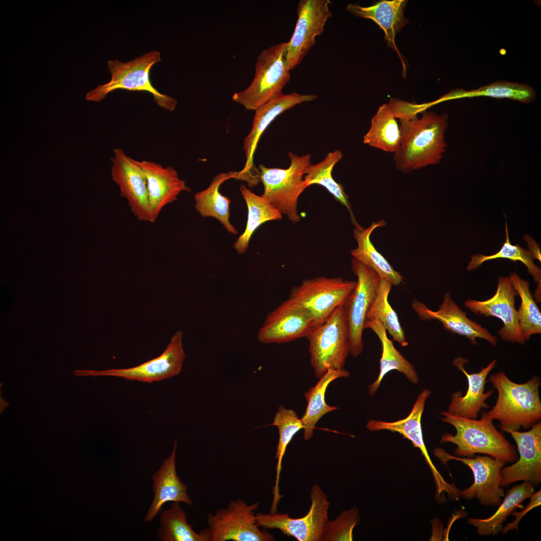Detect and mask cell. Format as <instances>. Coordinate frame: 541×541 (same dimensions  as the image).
Returning <instances> with one entry per match:
<instances>
[{"label":"cell","mask_w":541,"mask_h":541,"mask_svg":"<svg viewBox=\"0 0 541 541\" xmlns=\"http://www.w3.org/2000/svg\"><path fill=\"white\" fill-rule=\"evenodd\" d=\"M345 302L338 306L307 336L311 365L319 379L329 369H343L350 354L349 332Z\"/></svg>","instance_id":"5"},{"label":"cell","mask_w":541,"mask_h":541,"mask_svg":"<svg viewBox=\"0 0 541 541\" xmlns=\"http://www.w3.org/2000/svg\"><path fill=\"white\" fill-rule=\"evenodd\" d=\"M356 281L341 278H317L304 280L292 289L290 298L307 310L314 326L323 323L354 289Z\"/></svg>","instance_id":"10"},{"label":"cell","mask_w":541,"mask_h":541,"mask_svg":"<svg viewBox=\"0 0 541 541\" xmlns=\"http://www.w3.org/2000/svg\"><path fill=\"white\" fill-rule=\"evenodd\" d=\"M517 295L509 277L500 276L496 293L491 298L481 301L467 300L464 305L475 314L483 315L486 317L493 316L500 319L503 323V327L498 331L501 338L522 345L525 340L514 306Z\"/></svg>","instance_id":"19"},{"label":"cell","mask_w":541,"mask_h":541,"mask_svg":"<svg viewBox=\"0 0 541 541\" xmlns=\"http://www.w3.org/2000/svg\"><path fill=\"white\" fill-rule=\"evenodd\" d=\"M388 105L395 118L399 120L412 119L419 113L432 105L431 103L417 105L395 98L391 99Z\"/></svg>","instance_id":"41"},{"label":"cell","mask_w":541,"mask_h":541,"mask_svg":"<svg viewBox=\"0 0 541 541\" xmlns=\"http://www.w3.org/2000/svg\"><path fill=\"white\" fill-rule=\"evenodd\" d=\"M272 425L277 426L279 432V442L275 455V458L277 459L276 476L271 506L272 510H277L278 502L282 497L279 491V481L282 460L288 444L294 436L301 429H304V425L295 411L292 409H287L282 405L279 406L276 413Z\"/></svg>","instance_id":"35"},{"label":"cell","mask_w":541,"mask_h":541,"mask_svg":"<svg viewBox=\"0 0 541 541\" xmlns=\"http://www.w3.org/2000/svg\"><path fill=\"white\" fill-rule=\"evenodd\" d=\"M430 393L429 390H423L417 397L410 413L405 418L393 422L371 419L367 422L366 427L371 431L387 430L398 432L404 438L409 440L414 447L420 449L431 471L437 498L439 499L442 496L444 497V492L448 494L450 498H452L456 496L458 488L454 484L446 482L438 471L429 456L423 440L421 417L426 401Z\"/></svg>","instance_id":"17"},{"label":"cell","mask_w":541,"mask_h":541,"mask_svg":"<svg viewBox=\"0 0 541 541\" xmlns=\"http://www.w3.org/2000/svg\"><path fill=\"white\" fill-rule=\"evenodd\" d=\"M509 279L521 299L517 313L522 335L526 341L531 335L541 333V313L531 294L529 283L515 273L510 274Z\"/></svg>","instance_id":"37"},{"label":"cell","mask_w":541,"mask_h":541,"mask_svg":"<svg viewBox=\"0 0 541 541\" xmlns=\"http://www.w3.org/2000/svg\"><path fill=\"white\" fill-rule=\"evenodd\" d=\"M177 439L172 450L153 474L154 497L144 521H151L161 511L163 505L169 501L179 502L191 505L192 499L187 492L188 487L178 476L176 468Z\"/></svg>","instance_id":"24"},{"label":"cell","mask_w":541,"mask_h":541,"mask_svg":"<svg viewBox=\"0 0 541 541\" xmlns=\"http://www.w3.org/2000/svg\"><path fill=\"white\" fill-rule=\"evenodd\" d=\"M330 0H301L294 33L287 42V62L290 70L298 66L316 43L332 17Z\"/></svg>","instance_id":"15"},{"label":"cell","mask_w":541,"mask_h":541,"mask_svg":"<svg viewBox=\"0 0 541 541\" xmlns=\"http://www.w3.org/2000/svg\"><path fill=\"white\" fill-rule=\"evenodd\" d=\"M506 240L500 250L496 253L489 255L481 254L471 255V260L468 262L466 268L467 270H472L480 266L484 262L498 258H507L513 261H520L527 268V272L533 277L534 281L540 284L541 272L540 268L534 263L533 258L528 250L521 247L518 244L512 245L510 243L506 223H505Z\"/></svg>","instance_id":"39"},{"label":"cell","mask_w":541,"mask_h":541,"mask_svg":"<svg viewBox=\"0 0 541 541\" xmlns=\"http://www.w3.org/2000/svg\"><path fill=\"white\" fill-rule=\"evenodd\" d=\"M448 115L430 111L419 118L400 120L401 141L394 153L396 168L403 173L440 162L447 146Z\"/></svg>","instance_id":"1"},{"label":"cell","mask_w":541,"mask_h":541,"mask_svg":"<svg viewBox=\"0 0 541 541\" xmlns=\"http://www.w3.org/2000/svg\"><path fill=\"white\" fill-rule=\"evenodd\" d=\"M467 363L468 360L461 357L455 358L452 362L453 365L466 376L468 387L464 395L460 391L453 393L450 403L446 412L450 415L460 418L476 419L482 408L486 409L489 407L485 401L493 394L494 390H490L484 393V387L487 382L486 379L496 366V360L494 359L486 367L482 368L480 372L471 374L464 369V365Z\"/></svg>","instance_id":"23"},{"label":"cell","mask_w":541,"mask_h":541,"mask_svg":"<svg viewBox=\"0 0 541 541\" xmlns=\"http://www.w3.org/2000/svg\"><path fill=\"white\" fill-rule=\"evenodd\" d=\"M412 308L421 320H436L443 324L445 330L467 338L474 345H477L476 338L484 339L493 346L497 345L496 337L480 324L468 319L466 312L452 300L450 292L444 294L437 311L430 310L416 300L412 301Z\"/></svg>","instance_id":"21"},{"label":"cell","mask_w":541,"mask_h":541,"mask_svg":"<svg viewBox=\"0 0 541 541\" xmlns=\"http://www.w3.org/2000/svg\"><path fill=\"white\" fill-rule=\"evenodd\" d=\"M360 518L358 510L356 508L343 510L335 519L328 521L322 541L353 540V529Z\"/></svg>","instance_id":"40"},{"label":"cell","mask_w":541,"mask_h":541,"mask_svg":"<svg viewBox=\"0 0 541 541\" xmlns=\"http://www.w3.org/2000/svg\"><path fill=\"white\" fill-rule=\"evenodd\" d=\"M407 2L384 0L368 7L350 3L346 9L356 16L375 22L383 30L388 46L399 54L395 39L396 34L409 23L404 16Z\"/></svg>","instance_id":"25"},{"label":"cell","mask_w":541,"mask_h":541,"mask_svg":"<svg viewBox=\"0 0 541 541\" xmlns=\"http://www.w3.org/2000/svg\"><path fill=\"white\" fill-rule=\"evenodd\" d=\"M524 238L527 243L528 251L532 257L540 261V250L538 243L529 235H524Z\"/></svg>","instance_id":"43"},{"label":"cell","mask_w":541,"mask_h":541,"mask_svg":"<svg viewBox=\"0 0 541 541\" xmlns=\"http://www.w3.org/2000/svg\"><path fill=\"white\" fill-rule=\"evenodd\" d=\"M343 156V154L340 150L329 152L319 163L309 165L304 179L307 187L312 184H319L326 188L337 201L347 208L352 223L356 226L359 223L352 210L349 196L345 192L342 185L337 182L332 175L334 166L341 160Z\"/></svg>","instance_id":"32"},{"label":"cell","mask_w":541,"mask_h":541,"mask_svg":"<svg viewBox=\"0 0 541 541\" xmlns=\"http://www.w3.org/2000/svg\"><path fill=\"white\" fill-rule=\"evenodd\" d=\"M439 414L443 416L441 419L443 422L451 424L456 430L455 435L444 434L440 440L441 443L450 442L457 446L456 456L469 458L481 453L506 463H512L517 460L514 446L496 429L492 421L460 418L446 411Z\"/></svg>","instance_id":"3"},{"label":"cell","mask_w":541,"mask_h":541,"mask_svg":"<svg viewBox=\"0 0 541 541\" xmlns=\"http://www.w3.org/2000/svg\"><path fill=\"white\" fill-rule=\"evenodd\" d=\"M160 514L157 536L162 541H203L199 533L187 522V516L180 502H173Z\"/></svg>","instance_id":"38"},{"label":"cell","mask_w":541,"mask_h":541,"mask_svg":"<svg viewBox=\"0 0 541 541\" xmlns=\"http://www.w3.org/2000/svg\"><path fill=\"white\" fill-rule=\"evenodd\" d=\"M259 502L248 504L241 499L229 501L227 505L209 513L207 527L198 533L203 541H273L274 535L261 530L256 522L255 511Z\"/></svg>","instance_id":"8"},{"label":"cell","mask_w":541,"mask_h":541,"mask_svg":"<svg viewBox=\"0 0 541 541\" xmlns=\"http://www.w3.org/2000/svg\"><path fill=\"white\" fill-rule=\"evenodd\" d=\"M111 158V175L125 198L131 211L139 220L153 223L154 219L149 201L147 180L145 174L133 159L121 148H115Z\"/></svg>","instance_id":"16"},{"label":"cell","mask_w":541,"mask_h":541,"mask_svg":"<svg viewBox=\"0 0 541 541\" xmlns=\"http://www.w3.org/2000/svg\"><path fill=\"white\" fill-rule=\"evenodd\" d=\"M237 172L221 173L215 175L205 189L194 195L195 208L202 217L216 218L226 230L232 234L238 233L229 221L231 200L219 191L221 184L230 178H236Z\"/></svg>","instance_id":"28"},{"label":"cell","mask_w":541,"mask_h":541,"mask_svg":"<svg viewBox=\"0 0 541 541\" xmlns=\"http://www.w3.org/2000/svg\"><path fill=\"white\" fill-rule=\"evenodd\" d=\"M290 71L287 62V42L270 47L257 56L250 84L234 93L232 100L247 110L255 111L282 94L290 80Z\"/></svg>","instance_id":"6"},{"label":"cell","mask_w":541,"mask_h":541,"mask_svg":"<svg viewBox=\"0 0 541 541\" xmlns=\"http://www.w3.org/2000/svg\"><path fill=\"white\" fill-rule=\"evenodd\" d=\"M291 163L287 169L267 168L258 165L260 181L263 185L262 196L274 205L291 221H300L297 205L298 198L307 187L303 176L311 164V155L301 156L290 152Z\"/></svg>","instance_id":"7"},{"label":"cell","mask_w":541,"mask_h":541,"mask_svg":"<svg viewBox=\"0 0 541 541\" xmlns=\"http://www.w3.org/2000/svg\"><path fill=\"white\" fill-rule=\"evenodd\" d=\"M240 191L247 207V219L245 230L237 238L233 247L238 253L245 252L250 239L256 229L263 223L270 220H279L282 214L270 202L241 185Z\"/></svg>","instance_id":"31"},{"label":"cell","mask_w":541,"mask_h":541,"mask_svg":"<svg viewBox=\"0 0 541 541\" xmlns=\"http://www.w3.org/2000/svg\"><path fill=\"white\" fill-rule=\"evenodd\" d=\"M371 329L377 335L382 345V352L380 361V372L376 380L369 386L368 394L374 395L380 387L384 377L392 370L403 373L413 384L419 381L418 374L414 366L395 348L390 340L382 324L376 320L366 319L364 329Z\"/></svg>","instance_id":"27"},{"label":"cell","mask_w":541,"mask_h":541,"mask_svg":"<svg viewBox=\"0 0 541 541\" xmlns=\"http://www.w3.org/2000/svg\"><path fill=\"white\" fill-rule=\"evenodd\" d=\"M488 380L497 391L491 410L482 413L481 418L497 420L503 431H519L531 427L541 419L539 378L533 376L526 382L516 383L502 371L490 376Z\"/></svg>","instance_id":"2"},{"label":"cell","mask_w":541,"mask_h":541,"mask_svg":"<svg viewBox=\"0 0 541 541\" xmlns=\"http://www.w3.org/2000/svg\"><path fill=\"white\" fill-rule=\"evenodd\" d=\"M434 453L443 463L449 460L461 461L472 471L474 482L469 487L459 489L460 498L469 500L476 497L482 505L499 506L505 495L500 486V471L506 462L488 455L459 457L439 448L434 450Z\"/></svg>","instance_id":"11"},{"label":"cell","mask_w":541,"mask_h":541,"mask_svg":"<svg viewBox=\"0 0 541 541\" xmlns=\"http://www.w3.org/2000/svg\"><path fill=\"white\" fill-rule=\"evenodd\" d=\"M136 161L146 178L150 207L156 221L166 205L176 201L182 192L190 191L191 188L172 166L164 167L145 160Z\"/></svg>","instance_id":"22"},{"label":"cell","mask_w":541,"mask_h":541,"mask_svg":"<svg viewBox=\"0 0 541 541\" xmlns=\"http://www.w3.org/2000/svg\"><path fill=\"white\" fill-rule=\"evenodd\" d=\"M310 495L311 505L304 516L294 518L277 512L257 513V525L265 529H278L299 541H322L329 521L330 502L326 494L317 484L312 486Z\"/></svg>","instance_id":"9"},{"label":"cell","mask_w":541,"mask_h":541,"mask_svg":"<svg viewBox=\"0 0 541 541\" xmlns=\"http://www.w3.org/2000/svg\"><path fill=\"white\" fill-rule=\"evenodd\" d=\"M401 141L400 126L388 104L382 105L372 118L363 143L386 152H395Z\"/></svg>","instance_id":"33"},{"label":"cell","mask_w":541,"mask_h":541,"mask_svg":"<svg viewBox=\"0 0 541 541\" xmlns=\"http://www.w3.org/2000/svg\"><path fill=\"white\" fill-rule=\"evenodd\" d=\"M350 375L345 369H329L316 385L305 393L307 406L301 419L304 425L305 440H309L313 437L316 424L324 415L338 408L326 402L325 394L329 385L337 379L348 378Z\"/></svg>","instance_id":"29"},{"label":"cell","mask_w":541,"mask_h":541,"mask_svg":"<svg viewBox=\"0 0 541 541\" xmlns=\"http://www.w3.org/2000/svg\"><path fill=\"white\" fill-rule=\"evenodd\" d=\"M534 492V486L528 482L516 485L507 491L503 501L491 516L485 519L469 518L467 522L476 528L480 535H496L501 531L507 517L517 508H523L521 503Z\"/></svg>","instance_id":"30"},{"label":"cell","mask_w":541,"mask_h":541,"mask_svg":"<svg viewBox=\"0 0 541 541\" xmlns=\"http://www.w3.org/2000/svg\"><path fill=\"white\" fill-rule=\"evenodd\" d=\"M161 61L159 51H149L127 62L118 60L107 62L111 80L98 85L86 94L87 101L101 102L110 92L122 89L130 91H144L152 95L155 102L160 107L173 111L178 104L174 98L161 93L152 85L150 72L152 67Z\"/></svg>","instance_id":"4"},{"label":"cell","mask_w":541,"mask_h":541,"mask_svg":"<svg viewBox=\"0 0 541 541\" xmlns=\"http://www.w3.org/2000/svg\"><path fill=\"white\" fill-rule=\"evenodd\" d=\"M530 500L527 505L524 507L522 510L518 512L513 510L511 515L515 517V519L511 522L507 523L502 528V534H506L509 530H518V523L524 515L532 508L539 506L541 504V491L539 489L535 493H533L529 497Z\"/></svg>","instance_id":"42"},{"label":"cell","mask_w":541,"mask_h":541,"mask_svg":"<svg viewBox=\"0 0 541 541\" xmlns=\"http://www.w3.org/2000/svg\"><path fill=\"white\" fill-rule=\"evenodd\" d=\"M351 267L357 281L345 304L350 354L357 357L363 351L362 336L366 315L376 297L381 278L374 269L353 258Z\"/></svg>","instance_id":"12"},{"label":"cell","mask_w":541,"mask_h":541,"mask_svg":"<svg viewBox=\"0 0 541 541\" xmlns=\"http://www.w3.org/2000/svg\"><path fill=\"white\" fill-rule=\"evenodd\" d=\"M516 442L519 458L512 465L501 469L500 486L506 487L518 481L533 486L541 482V422L526 432L507 430Z\"/></svg>","instance_id":"20"},{"label":"cell","mask_w":541,"mask_h":541,"mask_svg":"<svg viewBox=\"0 0 541 541\" xmlns=\"http://www.w3.org/2000/svg\"><path fill=\"white\" fill-rule=\"evenodd\" d=\"M393 285L381 279L376 297L367 313L366 319L380 321L392 337L393 340L402 347L407 346L406 340L396 312L388 303V298Z\"/></svg>","instance_id":"36"},{"label":"cell","mask_w":541,"mask_h":541,"mask_svg":"<svg viewBox=\"0 0 541 541\" xmlns=\"http://www.w3.org/2000/svg\"><path fill=\"white\" fill-rule=\"evenodd\" d=\"M315 94H301L294 92L281 94L255 111L251 129L243 143L246 162L238 172V179L246 181L249 187L260 181V172L253 164V155L258 142L269 124L280 114L298 104L311 102L317 98Z\"/></svg>","instance_id":"14"},{"label":"cell","mask_w":541,"mask_h":541,"mask_svg":"<svg viewBox=\"0 0 541 541\" xmlns=\"http://www.w3.org/2000/svg\"><path fill=\"white\" fill-rule=\"evenodd\" d=\"M533 88L528 85L507 81L494 82L475 90L457 89L442 96L436 103L442 101L478 96H487L497 99L508 98L524 103H529L535 98Z\"/></svg>","instance_id":"34"},{"label":"cell","mask_w":541,"mask_h":541,"mask_svg":"<svg viewBox=\"0 0 541 541\" xmlns=\"http://www.w3.org/2000/svg\"><path fill=\"white\" fill-rule=\"evenodd\" d=\"M313 326L307 310L289 298L268 314L257 339L263 344L289 342L306 337Z\"/></svg>","instance_id":"18"},{"label":"cell","mask_w":541,"mask_h":541,"mask_svg":"<svg viewBox=\"0 0 541 541\" xmlns=\"http://www.w3.org/2000/svg\"><path fill=\"white\" fill-rule=\"evenodd\" d=\"M182 331L176 332L165 351L158 357L137 366L103 371L75 370L77 376H111L147 383L160 381L178 375L182 370L185 353Z\"/></svg>","instance_id":"13"},{"label":"cell","mask_w":541,"mask_h":541,"mask_svg":"<svg viewBox=\"0 0 541 541\" xmlns=\"http://www.w3.org/2000/svg\"><path fill=\"white\" fill-rule=\"evenodd\" d=\"M385 225V221L381 219L377 222H373L367 228L360 224L355 226L354 236L357 246L351 250V254L353 258L374 269L381 279L388 281L392 285L398 286L402 283L403 277L376 249L370 239L371 234L376 228Z\"/></svg>","instance_id":"26"}]
</instances>
